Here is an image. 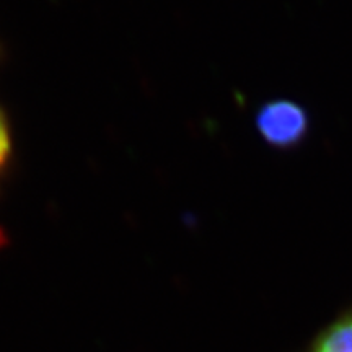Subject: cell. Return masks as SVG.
Listing matches in <instances>:
<instances>
[{
    "label": "cell",
    "instance_id": "obj_1",
    "mask_svg": "<svg viewBox=\"0 0 352 352\" xmlns=\"http://www.w3.org/2000/svg\"><path fill=\"white\" fill-rule=\"evenodd\" d=\"M254 126L264 144L277 151H290L307 139L310 132V116L297 101L277 98L258 108Z\"/></svg>",
    "mask_w": 352,
    "mask_h": 352
},
{
    "label": "cell",
    "instance_id": "obj_2",
    "mask_svg": "<svg viewBox=\"0 0 352 352\" xmlns=\"http://www.w3.org/2000/svg\"><path fill=\"white\" fill-rule=\"evenodd\" d=\"M303 352H352V305L324 324Z\"/></svg>",
    "mask_w": 352,
    "mask_h": 352
},
{
    "label": "cell",
    "instance_id": "obj_3",
    "mask_svg": "<svg viewBox=\"0 0 352 352\" xmlns=\"http://www.w3.org/2000/svg\"><path fill=\"white\" fill-rule=\"evenodd\" d=\"M13 158V134L8 116L0 108V183L7 175Z\"/></svg>",
    "mask_w": 352,
    "mask_h": 352
},
{
    "label": "cell",
    "instance_id": "obj_4",
    "mask_svg": "<svg viewBox=\"0 0 352 352\" xmlns=\"http://www.w3.org/2000/svg\"><path fill=\"white\" fill-rule=\"evenodd\" d=\"M2 52H3V51H2V46H0V56H2Z\"/></svg>",
    "mask_w": 352,
    "mask_h": 352
}]
</instances>
